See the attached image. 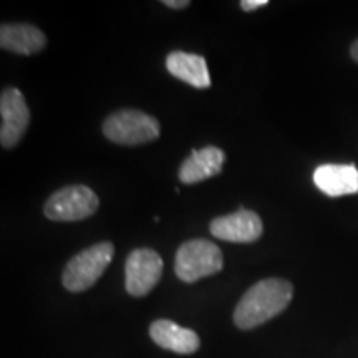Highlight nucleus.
<instances>
[{
    "instance_id": "f8f14e48",
    "label": "nucleus",
    "mask_w": 358,
    "mask_h": 358,
    "mask_svg": "<svg viewBox=\"0 0 358 358\" xmlns=\"http://www.w3.org/2000/svg\"><path fill=\"white\" fill-rule=\"evenodd\" d=\"M0 47L19 55H35L47 47V37L30 24H3L0 27Z\"/></svg>"
},
{
    "instance_id": "20e7f679",
    "label": "nucleus",
    "mask_w": 358,
    "mask_h": 358,
    "mask_svg": "<svg viewBox=\"0 0 358 358\" xmlns=\"http://www.w3.org/2000/svg\"><path fill=\"white\" fill-rule=\"evenodd\" d=\"M224 266L222 252L211 241L192 239L179 245L174 261V272L186 284L214 275Z\"/></svg>"
},
{
    "instance_id": "2eb2a0df",
    "label": "nucleus",
    "mask_w": 358,
    "mask_h": 358,
    "mask_svg": "<svg viewBox=\"0 0 358 358\" xmlns=\"http://www.w3.org/2000/svg\"><path fill=\"white\" fill-rule=\"evenodd\" d=\"M164 6L169 8H174V10H179V8L189 7V0H164Z\"/></svg>"
},
{
    "instance_id": "dca6fc26",
    "label": "nucleus",
    "mask_w": 358,
    "mask_h": 358,
    "mask_svg": "<svg viewBox=\"0 0 358 358\" xmlns=\"http://www.w3.org/2000/svg\"><path fill=\"white\" fill-rule=\"evenodd\" d=\"M350 55H352L353 60H355L358 64V40H355V42H353V45L350 47Z\"/></svg>"
},
{
    "instance_id": "0eeeda50",
    "label": "nucleus",
    "mask_w": 358,
    "mask_h": 358,
    "mask_svg": "<svg viewBox=\"0 0 358 358\" xmlns=\"http://www.w3.org/2000/svg\"><path fill=\"white\" fill-rule=\"evenodd\" d=\"M0 143L8 150L22 140L30 123V110L27 106L24 93L15 87H7L0 95Z\"/></svg>"
},
{
    "instance_id": "423d86ee",
    "label": "nucleus",
    "mask_w": 358,
    "mask_h": 358,
    "mask_svg": "<svg viewBox=\"0 0 358 358\" xmlns=\"http://www.w3.org/2000/svg\"><path fill=\"white\" fill-rule=\"evenodd\" d=\"M163 275V259L153 249H134L124 264V285L133 297H145Z\"/></svg>"
},
{
    "instance_id": "ddd939ff",
    "label": "nucleus",
    "mask_w": 358,
    "mask_h": 358,
    "mask_svg": "<svg viewBox=\"0 0 358 358\" xmlns=\"http://www.w3.org/2000/svg\"><path fill=\"white\" fill-rule=\"evenodd\" d=\"M166 69L173 77H176L191 87L204 90L211 87L206 58L196 53L171 52L166 57Z\"/></svg>"
},
{
    "instance_id": "39448f33",
    "label": "nucleus",
    "mask_w": 358,
    "mask_h": 358,
    "mask_svg": "<svg viewBox=\"0 0 358 358\" xmlns=\"http://www.w3.org/2000/svg\"><path fill=\"white\" fill-rule=\"evenodd\" d=\"M100 199L88 186L75 185L53 192L43 206V214L50 221H82L96 213Z\"/></svg>"
},
{
    "instance_id": "1a4fd4ad",
    "label": "nucleus",
    "mask_w": 358,
    "mask_h": 358,
    "mask_svg": "<svg viewBox=\"0 0 358 358\" xmlns=\"http://www.w3.org/2000/svg\"><path fill=\"white\" fill-rule=\"evenodd\" d=\"M313 182L330 198L357 194L358 169L355 164H320L313 171Z\"/></svg>"
},
{
    "instance_id": "9b49d317",
    "label": "nucleus",
    "mask_w": 358,
    "mask_h": 358,
    "mask_svg": "<svg viewBox=\"0 0 358 358\" xmlns=\"http://www.w3.org/2000/svg\"><path fill=\"white\" fill-rule=\"evenodd\" d=\"M150 335L156 345L164 350L181 353V355L194 353L201 345V340L194 330L185 329V327L166 319L153 322L150 325Z\"/></svg>"
},
{
    "instance_id": "4468645a",
    "label": "nucleus",
    "mask_w": 358,
    "mask_h": 358,
    "mask_svg": "<svg viewBox=\"0 0 358 358\" xmlns=\"http://www.w3.org/2000/svg\"><path fill=\"white\" fill-rule=\"evenodd\" d=\"M266 6H268L267 0H243V2H241V8H243L244 12H254L257 10V8Z\"/></svg>"
},
{
    "instance_id": "f257e3e1",
    "label": "nucleus",
    "mask_w": 358,
    "mask_h": 358,
    "mask_svg": "<svg viewBox=\"0 0 358 358\" xmlns=\"http://www.w3.org/2000/svg\"><path fill=\"white\" fill-rule=\"evenodd\" d=\"M294 287L284 279H264L243 295L234 310V322L241 330H250L274 319L292 301Z\"/></svg>"
},
{
    "instance_id": "6e6552de",
    "label": "nucleus",
    "mask_w": 358,
    "mask_h": 358,
    "mask_svg": "<svg viewBox=\"0 0 358 358\" xmlns=\"http://www.w3.org/2000/svg\"><path fill=\"white\" fill-rule=\"evenodd\" d=\"M209 231L216 239L236 244H250L261 239L264 226L262 219L250 209L241 208L239 211L213 219Z\"/></svg>"
},
{
    "instance_id": "7ed1b4c3",
    "label": "nucleus",
    "mask_w": 358,
    "mask_h": 358,
    "mask_svg": "<svg viewBox=\"0 0 358 358\" xmlns=\"http://www.w3.org/2000/svg\"><path fill=\"white\" fill-rule=\"evenodd\" d=\"M159 123L140 110H120L103 123V134L110 141L123 146H136L155 141L159 136Z\"/></svg>"
},
{
    "instance_id": "9d476101",
    "label": "nucleus",
    "mask_w": 358,
    "mask_h": 358,
    "mask_svg": "<svg viewBox=\"0 0 358 358\" xmlns=\"http://www.w3.org/2000/svg\"><path fill=\"white\" fill-rule=\"evenodd\" d=\"M226 155L221 148L206 146L203 150H192L179 168V179L185 185H196L204 179L217 176L222 171Z\"/></svg>"
},
{
    "instance_id": "f03ea898",
    "label": "nucleus",
    "mask_w": 358,
    "mask_h": 358,
    "mask_svg": "<svg viewBox=\"0 0 358 358\" xmlns=\"http://www.w3.org/2000/svg\"><path fill=\"white\" fill-rule=\"evenodd\" d=\"M115 256L111 243H98L87 248L66 264L62 282L70 292H83L96 284L98 279L110 266Z\"/></svg>"
}]
</instances>
